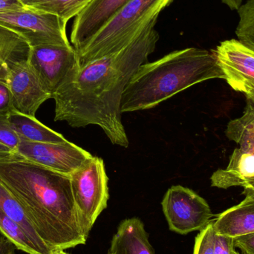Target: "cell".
<instances>
[{
  "mask_svg": "<svg viewBox=\"0 0 254 254\" xmlns=\"http://www.w3.org/2000/svg\"><path fill=\"white\" fill-rule=\"evenodd\" d=\"M28 8L56 15L68 22L76 17L92 0H21Z\"/></svg>",
  "mask_w": 254,
  "mask_h": 254,
  "instance_id": "20",
  "label": "cell"
},
{
  "mask_svg": "<svg viewBox=\"0 0 254 254\" xmlns=\"http://www.w3.org/2000/svg\"><path fill=\"white\" fill-rule=\"evenodd\" d=\"M240 22L236 30L238 40L254 52V0H248L238 10Z\"/></svg>",
  "mask_w": 254,
  "mask_h": 254,
  "instance_id": "23",
  "label": "cell"
},
{
  "mask_svg": "<svg viewBox=\"0 0 254 254\" xmlns=\"http://www.w3.org/2000/svg\"><path fill=\"white\" fill-rule=\"evenodd\" d=\"M29 50L23 39L0 26V80L5 82L10 65L28 60Z\"/></svg>",
  "mask_w": 254,
  "mask_h": 254,
  "instance_id": "17",
  "label": "cell"
},
{
  "mask_svg": "<svg viewBox=\"0 0 254 254\" xmlns=\"http://www.w3.org/2000/svg\"><path fill=\"white\" fill-rule=\"evenodd\" d=\"M224 4H227L231 10H237L242 6L243 0H222Z\"/></svg>",
  "mask_w": 254,
  "mask_h": 254,
  "instance_id": "29",
  "label": "cell"
},
{
  "mask_svg": "<svg viewBox=\"0 0 254 254\" xmlns=\"http://www.w3.org/2000/svg\"><path fill=\"white\" fill-rule=\"evenodd\" d=\"M243 187L244 188L245 195L254 194V179L250 181V182H248Z\"/></svg>",
  "mask_w": 254,
  "mask_h": 254,
  "instance_id": "31",
  "label": "cell"
},
{
  "mask_svg": "<svg viewBox=\"0 0 254 254\" xmlns=\"http://www.w3.org/2000/svg\"><path fill=\"white\" fill-rule=\"evenodd\" d=\"M131 0H92L74 17L71 42L77 53L80 52L107 22Z\"/></svg>",
  "mask_w": 254,
  "mask_h": 254,
  "instance_id": "12",
  "label": "cell"
},
{
  "mask_svg": "<svg viewBox=\"0 0 254 254\" xmlns=\"http://www.w3.org/2000/svg\"><path fill=\"white\" fill-rule=\"evenodd\" d=\"M14 153L68 176L92 156L83 148L69 141L57 143L20 140Z\"/></svg>",
  "mask_w": 254,
  "mask_h": 254,
  "instance_id": "9",
  "label": "cell"
},
{
  "mask_svg": "<svg viewBox=\"0 0 254 254\" xmlns=\"http://www.w3.org/2000/svg\"><path fill=\"white\" fill-rule=\"evenodd\" d=\"M0 181L52 250L86 244L89 234L77 211L69 176L13 153L0 158Z\"/></svg>",
  "mask_w": 254,
  "mask_h": 254,
  "instance_id": "2",
  "label": "cell"
},
{
  "mask_svg": "<svg viewBox=\"0 0 254 254\" xmlns=\"http://www.w3.org/2000/svg\"><path fill=\"white\" fill-rule=\"evenodd\" d=\"M67 22L56 15L27 7L0 13V26L17 34L30 47L71 46L67 37Z\"/></svg>",
  "mask_w": 254,
  "mask_h": 254,
  "instance_id": "6",
  "label": "cell"
},
{
  "mask_svg": "<svg viewBox=\"0 0 254 254\" xmlns=\"http://www.w3.org/2000/svg\"><path fill=\"white\" fill-rule=\"evenodd\" d=\"M26 7L21 0H0V13L21 10Z\"/></svg>",
  "mask_w": 254,
  "mask_h": 254,
  "instance_id": "27",
  "label": "cell"
},
{
  "mask_svg": "<svg viewBox=\"0 0 254 254\" xmlns=\"http://www.w3.org/2000/svg\"><path fill=\"white\" fill-rule=\"evenodd\" d=\"M158 17L119 52L80 65L68 74L52 95L55 122H65L74 128L96 125L113 144L128 147L122 119V96L130 79L155 51L159 40L155 29Z\"/></svg>",
  "mask_w": 254,
  "mask_h": 254,
  "instance_id": "1",
  "label": "cell"
},
{
  "mask_svg": "<svg viewBox=\"0 0 254 254\" xmlns=\"http://www.w3.org/2000/svg\"><path fill=\"white\" fill-rule=\"evenodd\" d=\"M234 248V238L218 233L211 221L197 235L193 254H235Z\"/></svg>",
  "mask_w": 254,
  "mask_h": 254,
  "instance_id": "19",
  "label": "cell"
},
{
  "mask_svg": "<svg viewBox=\"0 0 254 254\" xmlns=\"http://www.w3.org/2000/svg\"><path fill=\"white\" fill-rule=\"evenodd\" d=\"M225 75L237 92L247 95L254 91V52L239 40H225L213 51Z\"/></svg>",
  "mask_w": 254,
  "mask_h": 254,
  "instance_id": "11",
  "label": "cell"
},
{
  "mask_svg": "<svg viewBox=\"0 0 254 254\" xmlns=\"http://www.w3.org/2000/svg\"><path fill=\"white\" fill-rule=\"evenodd\" d=\"M227 137L246 149H254V105L247 101L242 117L231 121L225 131Z\"/></svg>",
  "mask_w": 254,
  "mask_h": 254,
  "instance_id": "21",
  "label": "cell"
},
{
  "mask_svg": "<svg viewBox=\"0 0 254 254\" xmlns=\"http://www.w3.org/2000/svg\"><path fill=\"white\" fill-rule=\"evenodd\" d=\"M49 254H67L66 252H65V250H63V249H53V250L51 251L50 253Z\"/></svg>",
  "mask_w": 254,
  "mask_h": 254,
  "instance_id": "32",
  "label": "cell"
},
{
  "mask_svg": "<svg viewBox=\"0 0 254 254\" xmlns=\"http://www.w3.org/2000/svg\"><path fill=\"white\" fill-rule=\"evenodd\" d=\"M170 231L182 235L201 231L213 217L207 201L190 188L173 186L161 201Z\"/></svg>",
  "mask_w": 254,
  "mask_h": 254,
  "instance_id": "7",
  "label": "cell"
},
{
  "mask_svg": "<svg viewBox=\"0 0 254 254\" xmlns=\"http://www.w3.org/2000/svg\"><path fill=\"white\" fill-rule=\"evenodd\" d=\"M28 61L52 98L68 74L80 66L78 54L72 46L30 47Z\"/></svg>",
  "mask_w": 254,
  "mask_h": 254,
  "instance_id": "8",
  "label": "cell"
},
{
  "mask_svg": "<svg viewBox=\"0 0 254 254\" xmlns=\"http://www.w3.org/2000/svg\"><path fill=\"white\" fill-rule=\"evenodd\" d=\"M9 111L0 112V143L8 146L15 152L20 139L10 126Z\"/></svg>",
  "mask_w": 254,
  "mask_h": 254,
  "instance_id": "24",
  "label": "cell"
},
{
  "mask_svg": "<svg viewBox=\"0 0 254 254\" xmlns=\"http://www.w3.org/2000/svg\"><path fill=\"white\" fill-rule=\"evenodd\" d=\"M0 210L10 219L17 222L28 233L34 243L44 253L49 254L52 249L37 234L34 225L27 216L20 203L0 181Z\"/></svg>",
  "mask_w": 254,
  "mask_h": 254,
  "instance_id": "18",
  "label": "cell"
},
{
  "mask_svg": "<svg viewBox=\"0 0 254 254\" xmlns=\"http://www.w3.org/2000/svg\"><path fill=\"white\" fill-rule=\"evenodd\" d=\"M16 246L4 236L0 237V254H16Z\"/></svg>",
  "mask_w": 254,
  "mask_h": 254,
  "instance_id": "28",
  "label": "cell"
},
{
  "mask_svg": "<svg viewBox=\"0 0 254 254\" xmlns=\"http://www.w3.org/2000/svg\"><path fill=\"white\" fill-rule=\"evenodd\" d=\"M69 176L77 211L89 234L110 198L105 164L102 158L92 156Z\"/></svg>",
  "mask_w": 254,
  "mask_h": 254,
  "instance_id": "5",
  "label": "cell"
},
{
  "mask_svg": "<svg viewBox=\"0 0 254 254\" xmlns=\"http://www.w3.org/2000/svg\"><path fill=\"white\" fill-rule=\"evenodd\" d=\"M14 153L8 146L0 143V158H7Z\"/></svg>",
  "mask_w": 254,
  "mask_h": 254,
  "instance_id": "30",
  "label": "cell"
},
{
  "mask_svg": "<svg viewBox=\"0 0 254 254\" xmlns=\"http://www.w3.org/2000/svg\"><path fill=\"white\" fill-rule=\"evenodd\" d=\"M109 254H155L140 219L133 217L122 222L113 236Z\"/></svg>",
  "mask_w": 254,
  "mask_h": 254,
  "instance_id": "13",
  "label": "cell"
},
{
  "mask_svg": "<svg viewBox=\"0 0 254 254\" xmlns=\"http://www.w3.org/2000/svg\"><path fill=\"white\" fill-rule=\"evenodd\" d=\"M254 179V149L237 148L230 158L226 169H219L211 176L213 187L228 189L231 187H243Z\"/></svg>",
  "mask_w": 254,
  "mask_h": 254,
  "instance_id": "14",
  "label": "cell"
},
{
  "mask_svg": "<svg viewBox=\"0 0 254 254\" xmlns=\"http://www.w3.org/2000/svg\"><path fill=\"white\" fill-rule=\"evenodd\" d=\"M0 233L10 240L18 250L28 254H46L34 243L20 225L0 210Z\"/></svg>",
  "mask_w": 254,
  "mask_h": 254,
  "instance_id": "22",
  "label": "cell"
},
{
  "mask_svg": "<svg viewBox=\"0 0 254 254\" xmlns=\"http://www.w3.org/2000/svg\"><path fill=\"white\" fill-rule=\"evenodd\" d=\"M9 122L20 140L41 143H67L62 134L45 126L35 117L22 114L11 109L8 113Z\"/></svg>",
  "mask_w": 254,
  "mask_h": 254,
  "instance_id": "16",
  "label": "cell"
},
{
  "mask_svg": "<svg viewBox=\"0 0 254 254\" xmlns=\"http://www.w3.org/2000/svg\"><path fill=\"white\" fill-rule=\"evenodd\" d=\"M246 95V98H247V101H250L254 105V92H249V94Z\"/></svg>",
  "mask_w": 254,
  "mask_h": 254,
  "instance_id": "33",
  "label": "cell"
},
{
  "mask_svg": "<svg viewBox=\"0 0 254 254\" xmlns=\"http://www.w3.org/2000/svg\"><path fill=\"white\" fill-rule=\"evenodd\" d=\"M225 75L214 52L197 48L175 51L139 67L122 96V113L149 110L206 80Z\"/></svg>",
  "mask_w": 254,
  "mask_h": 254,
  "instance_id": "3",
  "label": "cell"
},
{
  "mask_svg": "<svg viewBox=\"0 0 254 254\" xmlns=\"http://www.w3.org/2000/svg\"><path fill=\"white\" fill-rule=\"evenodd\" d=\"M12 107L11 96L5 82L0 80V112L10 111Z\"/></svg>",
  "mask_w": 254,
  "mask_h": 254,
  "instance_id": "26",
  "label": "cell"
},
{
  "mask_svg": "<svg viewBox=\"0 0 254 254\" xmlns=\"http://www.w3.org/2000/svg\"><path fill=\"white\" fill-rule=\"evenodd\" d=\"M235 254H240V253H238V252H236Z\"/></svg>",
  "mask_w": 254,
  "mask_h": 254,
  "instance_id": "34",
  "label": "cell"
},
{
  "mask_svg": "<svg viewBox=\"0 0 254 254\" xmlns=\"http://www.w3.org/2000/svg\"><path fill=\"white\" fill-rule=\"evenodd\" d=\"M218 216L213 226L219 234L237 238L254 232V194Z\"/></svg>",
  "mask_w": 254,
  "mask_h": 254,
  "instance_id": "15",
  "label": "cell"
},
{
  "mask_svg": "<svg viewBox=\"0 0 254 254\" xmlns=\"http://www.w3.org/2000/svg\"><path fill=\"white\" fill-rule=\"evenodd\" d=\"M234 245L243 254H254V232L234 238Z\"/></svg>",
  "mask_w": 254,
  "mask_h": 254,
  "instance_id": "25",
  "label": "cell"
},
{
  "mask_svg": "<svg viewBox=\"0 0 254 254\" xmlns=\"http://www.w3.org/2000/svg\"><path fill=\"white\" fill-rule=\"evenodd\" d=\"M173 0H131L79 52L80 66L119 52Z\"/></svg>",
  "mask_w": 254,
  "mask_h": 254,
  "instance_id": "4",
  "label": "cell"
},
{
  "mask_svg": "<svg viewBox=\"0 0 254 254\" xmlns=\"http://www.w3.org/2000/svg\"><path fill=\"white\" fill-rule=\"evenodd\" d=\"M5 82L10 92L12 107L22 114L35 117L40 106L52 98L28 60L9 66Z\"/></svg>",
  "mask_w": 254,
  "mask_h": 254,
  "instance_id": "10",
  "label": "cell"
}]
</instances>
